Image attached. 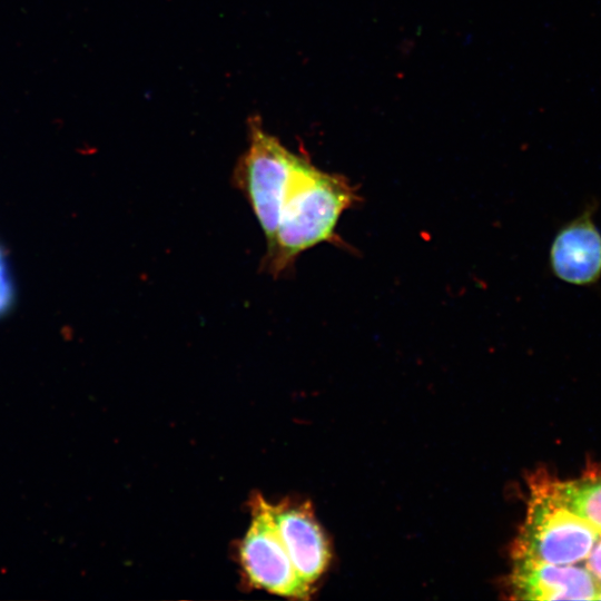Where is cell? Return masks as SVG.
<instances>
[{"mask_svg":"<svg viewBox=\"0 0 601 601\" xmlns=\"http://www.w3.org/2000/svg\"><path fill=\"white\" fill-rule=\"evenodd\" d=\"M511 592L520 600H595L600 584L585 566L514 560Z\"/></svg>","mask_w":601,"mask_h":601,"instance_id":"5","label":"cell"},{"mask_svg":"<svg viewBox=\"0 0 601 601\" xmlns=\"http://www.w3.org/2000/svg\"><path fill=\"white\" fill-rule=\"evenodd\" d=\"M593 207L564 225L550 249L552 273L562 282L589 286L601 277V231L593 220Z\"/></svg>","mask_w":601,"mask_h":601,"instance_id":"6","label":"cell"},{"mask_svg":"<svg viewBox=\"0 0 601 601\" xmlns=\"http://www.w3.org/2000/svg\"><path fill=\"white\" fill-rule=\"evenodd\" d=\"M274 516L298 575L311 585L324 573L331 558L323 531L308 505L280 504L274 506Z\"/></svg>","mask_w":601,"mask_h":601,"instance_id":"7","label":"cell"},{"mask_svg":"<svg viewBox=\"0 0 601 601\" xmlns=\"http://www.w3.org/2000/svg\"><path fill=\"white\" fill-rule=\"evenodd\" d=\"M600 533L570 511L558 497L553 480L536 477L523 525L513 548V560L551 564H577L584 561Z\"/></svg>","mask_w":601,"mask_h":601,"instance_id":"2","label":"cell"},{"mask_svg":"<svg viewBox=\"0 0 601 601\" xmlns=\"http://www.w3.org/2000/svg\"><path fill=\"white\" fill-rule=\"evenodd\" d=\"M253 521L242 544L240 561L249 582L269 592L306 598L311 585L298 575L279 535L274 506L256 496Z\"/></svg>","mask_w":601,"mask_h":601,"instance_id":"4","label":"cell"},{"mask_svg":"<svg viewBox=\"0 0 601 601\" xmlns=\"http://www.w3.org/2000/svg\"><path fill=\"white\" fill-rule=\"evenodd\" d=\"M355 200L356 195L344 178L323 173L297 155L278 227L263 260L265 270L278 277L299 254L332 240L342 213Z\"/></svg>","mask_w":601,"mask_h":601,"instance_id":"1","label":"cell"},{"mask_svg":"<svg viewBox=\"0 0 601 601\" xmlns=\"http://www.w3.org/2000/svg\"><path fill=\"white\" fill-rule=\"evenodd\" d=\"M584 566L601 587V536H599L588 558L585 559Z\"/></svg>","mask_w":601,"mask_h":601,"instance_id":"10","label":"cell"},{"mask_svg":"<svg viewBox=\"0 0 601 601\" xmlns=\"http://www.w3.org/2000/svg\"><path fill=\"white\" fill-rule=\"evenodd\" d=\"M560 501L601 534V467H589L578 479L553 480Z\"/></svg>","mask_w":601,"mask_h":601,"instance_id":"8","label":"cell"},{"mask_svg":"<svg viewBox=\"0 0 601 601\" xmlns=\"http://www.w3.org/2000/svg\"><path fill=\"white\" fill-rule=\"evenodd\" d=\"M12 283L10 279L8 263L0 248V315L3 314L12 300Z\"/></svg>","mask_w":601,"mask_h":601,"instance_id":"9","label":"cell"},{"mask_svg":"<svg viewBox=\"0 0 601 601\" xmlns=\"http://www.w3.org/2000/svg\"><path fill=\"white\" fill-rule=\"evenodd\" d=\"M598 600H601V589H600V593H599V598H598Z\"/></svg>","mask_w":601,"mask_h":601,"instance_id":"11","label":"cell"},{"mask_svg":"<svg viewBox=\"0 0 601 601\" xmlns=\"http://www.w3.org/2000/svg\"><path fill=\"white\" fill-rule=\"evenodd\" d=\"M296 157L257 120H250L248 147L235 166L233 183L246 197L267 246L278 227Z\"/></svg>","mask_w":601,"mask_h":601,"instance_id":"3","label":"cell"}]
</instances>
